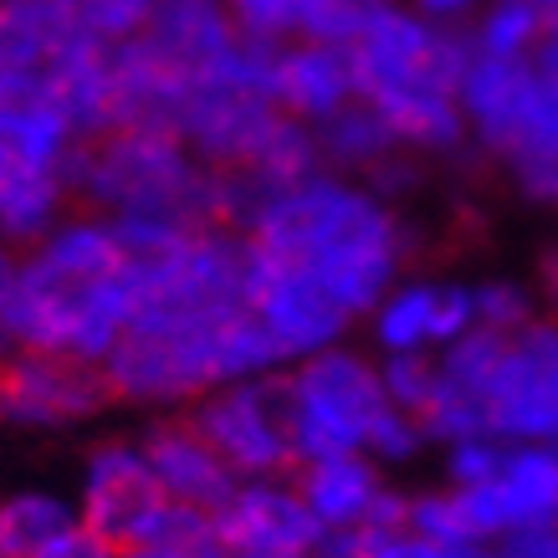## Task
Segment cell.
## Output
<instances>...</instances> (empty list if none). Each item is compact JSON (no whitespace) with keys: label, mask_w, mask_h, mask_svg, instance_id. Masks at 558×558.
I'll return each mask as SVG.
<instances>
[{"label":"cell","mask_w":558,"mask_h":558,"mask_svg":"<svg viewBox=\"0 0 558 558\" xmlns=\"http://www.w3.org/2000/svg\"><path fill=\"white\" fill-rule=\"evenodd\" d=\"M134 318V277L119 226L98 210L62 216L32 252H21L11 303L16 349L102 364Z\"/></svg>","instance_id":"1"},{"label":"cell","mask_w":558,"mask_h":558,"mask_svg":"<svg viewBox=\"0 0 558 558\" xmlns=\"http://www.w3.org/2000/svg\"><path fill=\"white\" fill-rule=\"evenodd\" d=\"M256 252L307 271L343 303L349 318H369L385 292L400 282L410 231L369 185L318 174L298 190L271 195L246 236Z\"/></svg>","instance_id":"2"},{"label":"cell","mask_w":558,"mask_h":558,"mask_svg":"<svg viewBox=\"0 0 558 558\" xmlns=\"http://www.w3.org/2000/svg\"><path fill=\"white\" fill-rule=\"evenodd\" d=\"M72 201L113 220H159L180 231L216 226V170L201 165L180 134L113 129L77 149Z\"/></svg>","instance_id":"3"},{"label":"cell","mask_w":558,"mask_h":558,"mask_svg":"<svg viewBox=\"0 0 558 558\" xmlns=\"http://www.w3.org/2000/svg\"><path fill=\"white\" fill-rule=\"evenodd\" d=\"M288 410H292V451L298 466L323 457L364 451L379 415L389 410L379 364L359 349L339 343L288 369Z\"/></svg>","instance_id":"4"},{"label":"cell","mask_w":558,"mask_h":558,"mask_svg":"<svg viewBox=\"0 0 558 558\" xmlns=\"http://www.w3.org/2000/svg\"><path fill=\"white\" fill-rule=\"evenodd\" d=\"M354 68H359V98H385V93H457L472 68V36L446 32L440 21H425L421 11L379 5L369 26L354 36Z\"/></svg>","instance_id":"5"},{"label":"cell","mask_w":558,"mask_h":558,"mask_svg":"<svg viewBox=\"0 0 558 558\" xmlns=\"http://www.w3.org/2000/svg\"><path fill=\"white\" fill-rule=\"evenodd\" d=\"M185 415L220 457H226V466H231L241 482H246V476H292L298 472L292 410H288V369L210 389Z\"/></svg>","instance_id":"6"},{"label":"cell","mask_w":558,"mask_h":558,"mask_svg":"<svg viewBox=\"0 0 558 558\" xmlns=\"http://www.w3.org/2000/svg\"><path fill=\"white\" fill-rule=\"evenodd\" d=\"M77 518L119 554L144 548L170 527L174 502L165 497L138 440H102L87 451L83 482H77Z\"/></svg>","instance_id":"7"},{"label":"cell","mask_w":558,"mask_h":558,"mask_svg":"<svg viewBox=\"0 0 558 558\" xmlns=\"http://www.w3.org/2000/svg\"><path fill=\"white\" fill-rule=\"evenodd\" d=\"M252 246V241H246ZM246 303H252L256 323L271 333L282 364H303V359L323 354V349H339L349 333V313L328 288H318L307 271L277 262V256L256 252L246 262Z\"/></svg>","instance_id":"8"},{"label":"cell","mask_w":558,"mask_h":558,"mask_svg":"<svg viewBox=\"0 0 558 558\" xmlns=\"http://www.w3.org/2000/svg\"><path fill=\"white\" fill-rule=\"evenodd\" d=\"M113 400L102 364L16 349L0 359V421L21 430H62L93 421Z\"/></svg>","instance_id":"9"},{"label":"cell","mask_w":558,"mask_h":558,"mask_svg":"<svg viewBox=\"0 0 558 558\" xmlns=\"http://www.w3.org/2000/svg\"><path fill=\"white\" fill-rule=\"evenodd\" d=\"M210 523H216V538L231 548L282 558H313L328 533L303 502L292 476H246Z\"/></svg>","instance_id":"10"},{"label":"cell","mask_w":558,"mask_h":558,"mask_svg":"<svg viewBox=\"0 0 558 558\" xmlns=\"http://www.w3.org/2000/svg\"><path fill=\"white\" fill-rule=\"evenodd\" d=\"M144 457H149L154 476H159V487L170 497L174 508L185 512H205V518H216L226 502H231V492L241 487V476L226 466L216 446L190 425V415H170V421H154L144 436Z\"/></svg>","instance_id":"11"},{"label":"cell","mask_w":558,"mask_h":558,"mask_svg":"<svg viewBox=\"0 0 558 558\" xmlns=\"http://www.w3.org/2000/svg\"><path fill=\"white\" fill-rule=\"evenodd\" d=\"M533 93H538L533 57H482L476 51L466 77H461V108H466V123L482 138V149L508 159L527 123Z\"/></svg>","instance_id":"12"},{"label":"cell","mask_w":558,"mask_h":558,"mask_svg":"<svg viewBox=\"0 0 558 558\" xmlns=\"http://www.w3.org/2000/svg\"><path fill=\"white\" fill-rule=\"evenodd\" d=\"M359 102L354 51L333 41H288L277 51V108L303 123H328Z\"/></svg>","instance_id":"13"},{"label":"cell","mask_w":558,"mask_h":558,"mask_svg":"<svg viewBox=\"0 0 558 558\" xmlns=\"http://www.w3.org/2000/svg\"><path fill=\"white\" fill-rule=\"evenodd\" d=\"M138 41L201 83L220 57L236 51L241 26L226 11V0H154V16Z\"/></svg>","instance_id":"14"},{"label":"cell","mask_w":558,"mask_h":558,"mask_svg":"<svg viewBox=\"0 0 558 558\" xmlns=\"http://www.w3.org/2000/svg\"><path fill=\"white\" fill-rule=\"evenodd\" d=\"M303 502L313 508L323 527H364L369 512L379 508L385 497V466L364 451H349V457H323V461H303L292 472Z\"/></svg>","instance_id":"15"},{"label":"cell","mask_w":558,"mask_h":558,"mask_svg":"<svg viewBox=\"0 0 558 558\" xmlns=\"http://www.w3.org/2000/svg\"><path fill=\"white\" fill-rule=\"evenodd\" d=\"M374 102L385 123L395 129V138L405 149H425V154H451L461 149L466 138V108H461L457 93H430V87H415V93H385V98H364Z\"/></svg>","instance_id":"16"},{"label":"cell","mask_w":558,"mask_h":558,"mask_svg":"<svg viewBox=\"0 0 558 558\" xmlns=\"http://www.w3.org/2000/svg\"><path fill=\"white\" fill-rule=\"evenodd\" d=\"M440 288L446 282H395L369 313L379 354H440Z\"/></svg>","instance_id":"17"},{"label":"cell","mask_w":558,"mask_h":558,"mask_svg":"<svg viewBox=\"0 0 558 558\" xmlns=\"http://www.w3.org/2000/svg\"><path fill=\"white\" fill-rule=\"evenodd\" d=\"M497 497L508 508L512 533L558 523V446H508Z\"/></svg>","instance_id":"18"},{"label":"cell","mask_w":558,"mask_h":558,"mask_svg":"<svg viewBox=\"0 0 558 558\" xmlns=\"http://www.w3.org/2000/svg\"><path fill=\"white\" fill-rule=\"evenodd\" d=\"M318 138H323V154L333 170H364L369 174L374 165H385L389 154H400V138L395 129L385 123V113L374 102H349L343 113H333L328 123H318Z\"/></svg>","instance_id":"19"},{"label":"cell","mask_w":558,"mask_h":558,"mask_svg":"<svg viewBox=\"0 0 558 558\" xmlns=\"http://www.w3.org/2000/svg\"><path fill=\"white\" fill-rule=\"evenodd\" d=\"M72 523H77V502L57 497V492L0 497V548H5V558H32L41 543H51Z\"/></svg>","instance_id":"20"},{"label":"cell","mask_w":558,"mask_h":558,"mask_svg":"<svg viewBox=\"0 0 558 558\" xmlns=\"http://www.w3.org/2000/svg\"><path fill=\"white\" fill-rule=\"evenodd\" d=\"M548 36V16L538 0H492L472 32V47L482 57H533Z\"/></svg>","instance_id":"21"},{"label":"cell","mask_w":558,"mask_h":558,"mask_svg":"<svg viewBox=\"0 0 558 558\" xmlns=\"http://www.w3.org/2000/svg\"><path fill=\"white\" fill-rule=\"evenodd\" d=\"M385 0H292L298 16V41H333L354 47V36L369 26V16Z\"/></svg>","instance_id":"22"},{"label":"cell","mask_w":558,"mask_h":558,"mask_svg":"<svg viewBox=\"0 0 558 558\" xmlns=\"http://www.w3.org/2000/svg\"><path fill=\"white\" fill-rule=\"evenodd\" d=\"M405 533H415V538H425V543H440V548H461V543H476L472 523H466V512H461L457 487L415 492V497H410Z\"/></svg>","instance_id":"23"},{"label":"cell","mask_w":558,"mask_h":558,"mask_svg":"<svg viewBox=\"0 0 558 558\" xmlns=\"http://www.w3.org/2000/svg\"><path fill=\"white\" fill-rule=\"evenodd\" d=\"M379 379H385L389 405L421 421L440 385V364H436V354H385L379 359Z\"/></svg>","instance_id":"24"},{"label":"cell","mask_w":558,"mask_h":558,"mask_svg":"<svg viewBox=\"0 0 558 558\" xmlns=\"http://www.w3.org/2000/svg\"><path fill=\"white\" fill-rule=\"evenodd\" d=\"M72 5H77L87 32L98 36V41H108V47L144 36V26L154 16V0H72Z\"/></svg>","instance_id":"25"},{"label":"cell","mask_w":558,"mask_h":558,"mask_svg":"<svg viewBox=\"0 0 558 558\" xmlns=\"http://www.w3.org/2000/svg\"><path fill=\"white\" fill-rule=\"evenodd\" d=\"M502 461H508V440H457V446H446V487H487L502 476Z\"/></svg>","instance_id":"26"},{"label":"cell","mask_w":558,"mask_h":558,"mask_svg":"<svg viewBox=\"0 0 558 558\" xmlns=\"http://www.w3.org/2000/svg\"><path fill=\"white\" fill-rule=\"evenodd\" d=\"M476 292V328H492V333H502V339H512V333H523V328H533V298H527L518 282H482Z\"/></svg>","instance_id":"27"},{"label":"cell","mask_w":558,"mask_h":558,"mask_svg":"<svg viewBox=\"0 0 558 558\" xmlns=\"http://www.w3.org/2000/svg\"><path fill=\"white\" fill-rule=\"evenodd\" d=\"M210 538H216V523H210L205 512H185V508H174L170 527H165L159 538L144 543V548H129L123 558H205Z\"/></svg>","instance_id":"28"},{"label":"cell","mask_w":558,"mask_h":558,"mask_svg":"<svg viewBox=\"0 0 558 558\" xmlns=\"http://www.w3.org/2000/svg\"><path fill=\"white\" fill-rule=\"evenodd\" d=\"M425 440H430V436H425V425L415 421V415H405V410L389 405L385 415H379V425H374L369 446H364V457H374L379 466H405V461L421 457Z\"/></svg>","instance_id":"29"},{"label":"cell","mask_w":558,"mask_h":558,"mask_svg":"<svg viewBox=\"0 0 558 558\" xmlns=\"http://www.w3.org/2000/svg\"><path fill=\"white\" fill-rule=\"evenodd\" d=\"M32 558H123V554L108 538H102V533H93V527L77 518V523L62 527V533H57L51 543H41Z\"/></svg>","instance_id":"30"},{"label":"cell","mask_w":558,"mask_h":558,"mask_svg":"<svg viewBox=\"0 0 558 558\" xmlns=\"http://www.w3.org/2000/svg\"><path fill=\"white\" fill-rule=\"evenodd\" d=\"M512 180L533 205H554L558 210V159L554 154H533V159H512Z\"/></svg>","instance_id":"31"},{"label":"cell","mask_w":558,"mask_h":558,"mask_svg":"<svg viewBox=\"0 0 558 558\" xmlns=\"http://www.w3.org/2000/svg\"><path fill=\"white\" fill-rule=\"evenodd\" d=\"M364 185H369L385 205H395L400 195H410V190L421 185V170H415L410 159H400V154H389L385 165H374V170L364 174Z\"/></svg>","instance_id":"32"},{"label":"cell","mask_w":558,"mask_h":558,"mask_svg":"<svg viewBox=\"0 0 558 558\" xmlns=\"http://www.w3.org/2000/svg\"><path fill=\"white\" fill-rule=\"evenodd\" d=\"M16 282H21V256L16 246L0 241V359L16 354V339H11V303H16Z\"/></svg>","instance_id":"33"},{"label":"cell","mask_w":558,"mask_h":558,"mask_svg":"<svg viewBox=\"0 0 558 558\" xmlns=\"http://www.w3.org/2000/svg\"><path fill=\"white\" fill-rule=\"evenodd\" d=\"M497 558H558V523L518 527L497 543Z\"/></svg>","instance_id":"34"},{"label":"cell","mask_w":558,"mask_h":558,"mask_svg":"<svg viewBox=\"0 0 558 558\" xmlns=\"http://www.w3.org/2000/svg\"><path fill=\"white\" fill-rule=\"evenodd\" d=\"M410 558H497L492 543H461V548H440V543H425L410 533Z\"/></svg>","instance_id":"35"},{"label":"cell","mask_w":558,"mask_h":558,"mask_svg":"<svg viewBox=\"0 0 558 558\" xmlns=\"http://www.w3.org/2000/svg\"><path fill=\"white\" fill-rule=\"evenodd\" d=\"M533 68H538L543 83L558 87V26H548V36L538 41V51H533Z\"/></svg>","instance_id":"36"},{"label":"cell","mask_w":558,"mask_h":558,"mask_svg":"<svg viewBox=\"0 0 558 558\" xmlns=\"http://www.w3.org/2000/svg\"><path fill=\"white\" fill-rule=\"evenodd\" d=\"M415 5H421L425 21H440V26H446V21H461L466 11H476V0H415Z\"/></svg>","instance_id":"37"},{"label":"cell","mask_w":558,"mask_h":558,"mask_svg":"<svg viewBox=\"0 0 558 558\" xmlns=\"http://www.w3.org/2000/svg\"><path fill=\"white\" fill-rule=\"evenodd\" d=\"M538 271H543V298H548V307H554V318H558V246L543 252Z\"/></svg>","instance_id":"38"},{"label":"cell","mask_w":558,"mask_h":558,"mask_svg":"<svg viewBox=\"0 0 558 558\" xmlns=\"http://www.w3.org/2000/svg\"><path fill=\"white\" fill-rule=\"evenodd\" d=\"M205 558H282V554H246V548H231V543L210 538V548H205Z\"/></svg>","instance_id":"39"},{"label":"cell","mask_w":558,"mask_h":558,"mask_svg":"<svg viewBox=\"0 0 558 558\" xmlns=\"http://www.w3.org/2000/svg\"><path fill=\"white\" fill-rule=\"evenodd\" d=\"M0 558H5V548H0Z\"/></svg>","instance_id":"40"}]
</instances>
